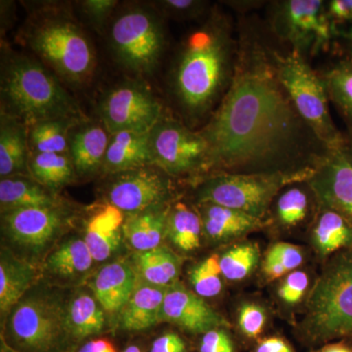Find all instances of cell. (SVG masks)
<instances>
[{
    "label": "cell",
    "instance_id": "1",
    "mask_svg": "<svg viewBox=\"0 0 352 352\" xmlns=\"http://www.w3.org/2000/svg\"><path fill=\"white\" fill-rule=\"evenodd\" d=\"M231 87L199 131L210 148L212 173L311 176L327 145L302 119L278 80L271 36L256 17L237 22Z\"/></svg>",
    "mask_w": 352,
    "mask_h": 352
},
{
    "label": "cell",
    "instance_id": "2",
    "mask_svg": "<svg viewBox=\"0 0 352 352\" xmlns=\"http://www.w3.org/2000/svg\"><path fill=\"white\" fill-rule=\"evenodd\" d=\"M238 53L237 23L219 4L178 43L168 72L175 117L199 131L232 83Z\"/></svg>",
    "mask_w": 352,
    "mask_h": 352
},
{
    "label": "cell",
    "instance_id": "3",
    "mask_svg": "<svg viewBox=\"0 0 352 352\" xmlns=\"http://www.w3.org/2000/svg\"><path fill=\"white\" fill-rule=\"evenodd\" d=\"M29 14L17 32L18 43L31 50L65 85L85 87L96 69L91 39L69 2H29Z\"/></svg>",
    "mask_w": 352,
    "mask_h": 352
},
{
    "label": "cell",
    "instance_id": "4",
    "mask_svg": "<svg viewBox=\"0 0 352 352\" xmlns=\"http://www.w3.org/2000/svg\"><path fill=\"white\" fill-rule=\"evenodd\" d=\"M0 111L30 126L56 118H85L61 80L32 54L1 41Z\"/></svg>",
    "mask_w": 352,
    "mask_h": 352
},
{
    "label": "cell",
    "instance_id": "5",
    "mask_svg": "<svg viewBox=\"0 0 352 352\" xmlns=\"http://www.w3.org/2000/svg\"><path fill=\"white\" fill-rule=\"evenodd\" d=\"M296 336L315 349L336 340H352V249L326 261L308 294Z\"/></svg>",
    "mask_w": 352,
    "mask_h": 352
},
{
    "label": "cell",
    "instance_id": "6",
    "mask_svg": "<svg viewBox=\"0 0 352 352\" xmlns=\"http://www.w3.org/2000/svg\"><path fill=\"white\" fill-rule=\"evenodd\" d=\"M106 32L113 61L132 78L145 80L159 68L168 32L166 19L151 1L120 4Z\"/></svg>",
    "mask_w": 352,
    "mask_h": 352
},
{
    "label": "cell",
    "instance_id": "7",
    "mask_svg": "<svg viewBox=\"0 0 352 352\" xmlns=\"http://www.w3.org/2000/svg\"><path fill=\"white\" fill-rule=\"evenodd\" d=\"M68 303L50 289H30L2 323L1 340L16 352L74 351Z\"/></svg>",
    "mask_w": 352,
    "mask_h": 352
},
{
    "label": "cell",
    "instance_id": "8",
    "mask_svg": "<svg viewBox=\"0 0 352 352\" xmlns=\"http://www.w3.org/2000/svg\"><path fill=\"white\" fill-rule=\"evenodd\" d=\"M281 47L271 36L270 55L275 73L298 112L329 148L346 141V133L338 129L331 115L330 99L318 71L300 55Z\"/></svg>",
    "mask_w": 352,
    "mask_h": 352
},
{
    "label": "cell",
    "instance_id": "9",
    "mask_svg": "<svg viewBox=\"0 0 352 352\" xmlns=\"http://www.w3.org/2000/svg\"><path fill=\"white\" fill-rule=\"evenodd\" d=\"M264 24L278 43L309 62L333 50L340 38L329 18L326 0L267 2Z\"/></svg>",
    "mask_w": 352,
    "mask_h": 352
},
{
    "label": "cell",
    "instance_id": "10",
    "mask_svg": "<svg viewBox=\"0 0 352 352\" xmlns=\"http://www.w3.org/2000/svg\"><path fill=\"white\" fill-rule=\"evenodd\" d=\"M309 176L289 173H212L197 182L193 201L214 204L265 220L273 201L287 185Z\"/></svg>",
    "mask_w": 352,
    "mask_h": 352
},
{
    "label": "cell",
    "instance_id": "11",
    "mask_svg": "<svg viewBox=\"0 0 352 352\" xmlns=\"http://www.w3.org/2000/svg\"><path fill=\"white\" fill-rule=\"evenodd\" d=\"M153 163L175 179L194 184L212 173L210 148L200 131L166 113L149 132Z\"/></svg>",
    "mask_w": 352,
    "mask_h": 352
},
{
    "label": "cell",
    "instance_id": "12",
    "mask_svg": "<svg viewBox=\"0 0 352 352\" xmlns=\"http://www.w3.org/2000/svg\"><path fill=\"white\" fill-rule=\"evenodd\" d=\"M96 112L110 134L150 132L168 113L144 78L132 76L109 87L97 101Z\"/></svg>",
    "mask_w": 352,
    "mask_h": 352
},
{
    "label": "cell",
    "instance_id": "13",
    "mask_svg": "<svg viewBox=\"0 0 352 352\" xmlns=\"http://www.w3.org/2000/svg\"><path fill=\"white\" fill-rule=\"evenodd\" d=\"M74 212L67 204L56 207L21 208L1 214L6 239L28 258H38L71 226Z\"/></svg>",
    "mask_w": 352,
    "mask_h": 352
},
{
    "label": "cell",
    "instance_id": "14",
    "mask_svg": "<svg viewBox=\"0 0 352 352\" xmlns=\"http://www.w3.org/2000/svg\"><path fill=\"white\" fill-rule=\"evenodd\" d=\"M106 177V203L126 215L179 199L175 178L155 164Z\"/></svg>",
    "mask_w": 352,
    "mask_h": 352
},
{
    "label": "cell",
    "instance_id": "15",
    "mask_svg": "<svg viewBox=\"0 0 352 352\" xmlns=\"http://www.w3.org/2000/svg\"><path fill=\"white\" fill-rule=\"evenodd\" d=\"M319 205L339 212L352 224V143L329 148L307 180Z\"/></svg>",
    "mask_w": 352,
    "mask_h": 352
},
{
    "label": "cell",
    "instance_id": "16",
    "mask_svg": "<svg viewBox=\"0 0 352 352\" xmlns=\"http://www.w3.org/2000/svg\"><path fill=\"white\" fill-rule=\"evenodd\" d=\"M160 322L173 324L184 332L199 336L217 328H230L223 316L179 282L168 287Z\"/></svg>",
    "mask_w": 352,
    "mask_h": 352
},
{
    "label": "cell",
    "instance_id": "17",
    "mask_svg": "<svg viewBox=\"0 0 352 352\" xmlns=\"http://www.w3.org/2000/svg\"><path fill=\"white\" fill-rule=\"evenodd\" d=\"M111 134L98 119L85 118L72 127L68 154L78 178L102 175Z\"/></svg>",
    "mask_w": 352,
    "mask_h": 352
},
{
    "label": "cell",
    "instance_id": "18",
    "mask_svg": "<svg viewBox=\"0 0 352 352\" xmlns=\"http://www.w3.org/2000/svg\"><path fill=\"white\" fill-rule=\"evenodd\" d=\"M126 214L109 203L92 208L85 221L83 239L95 263H103L119 251Z\"/></svg>",
    "mask_w": 352,
    "mask_h": 352
},
{
    "label": "cell",
    "instance_id": "19",
    "mask_svg": "<svg viewBox=\"0 0 352 352\" xmlns=\"http://www.w3.org/2000/svg\"><path fill=\"white\" fill-rule=\"evenodd\" d=\"M319 203L307 180L293 182L280 191L265 221L282 230H294L314 221Z\"/></svg>",
    "mask_w": 352,
    "mask_h": 352
},
{
    "label": "cell",
    "instance_id": "20",
    "mask_svg": "<svg viewBox=\"0 0 352 352\" xmlns=\"http://www.w3.org/2000/svg\"><path fill=\"white\" fill-rule=\"evenodd\" d=\"M138 283L133 265L117 261L102 266L91 278L89 288L105 312L113 314L122 311Z\"/></svg>",
    "mask_w": 352,
    "mask_h": 352
},
{
    "label": "cell",
    "instance_id": "21",
    "mask_svg": "<svg viewBox=\"0 0 352 352\" xmlns=\"http://www.w3.org/2000/svg\"><path fill=\"white\" fill-rule=\"evenodd\" d=\"M196 207L203 223L204 235L214 242L240 239L267 226L265 220L233 208L208 203L199 204Z\"/></svg>",
    "mask_w": 352,
    "mask_h": 352
},
{
    "label": "cell",
    "instance_id": "22",
    "mask_svg": "<svg viewBox=\"0 0 352 352\" xmlns=\"http://www.w3.org/2000/svg\"><path fill=\"white\" fill-rule=\"evenodd\" d=\"M38 272L34 263L2 248L0 256V314L1 323L13 307L34 287Z\"/></svg>",
    "mask_w": 352,
    "mask_h": 352
},
{
    "label": "cell",
    "instance_id": "23",
    "mask_svg": "<svg viewBox=\"0 0 352 352\" xmlns=\"http://www.w3.org/2000/svg\"><path fill=\"white\" fill-rule=\"evenodd\" d=\"M153 163L149 132L120 131L111 134L102 175L135 170Z\"/></svg>",
    "mask_w": 352,
    "mask_h": 352
},
{
    "label": "cell",
    "instance_id": "24",
    "mask_svg": "<svg viewBox=\"0 0 352 352\" xmlns=\"http://www.w3.org/2000/svg\"><path fill=\"white\" fill-rule=\"evenodd\" d=\"M171 205L163 204L126 215L122 235L127 245L136 252L160 247L166 238Z\"/></svg>",
    "mask_w": 352,
    "mask_h": 352
},
{
    "label": "cell",
    "instance_id": "25",
    "mask_svg": "<svg viewBox=\"0 0 352 352\" xmlns=\"http://www.w3.org/2000/svg\"><path fill=\"white\" fill-rule=\"evenodd\" d=\"M339 54L323 68L317 69L325 83L329 99L346 126L352 143V52L339 47Z\"/></svg>",
    "mask_w": 352,
    "mask_h": 352
},
{
    "label": "cell",
    "instance_id": "26",
    "mask_svg": "<svg viewBox=\"0 0 352 352\" xmlns=\"http://www.w3.org/2000/svg\"><path fill=\"white\" fill-rule=\"evenodd\" d=\"M66 204L59 194L53 193L30 175L0 178L1 214L21 208L56 207Z\"/></svg>",
    "mask_w": 352,
    "mask_h": 352
},
{
    "label": "cell",
    "instance_id": "27",
    "mask_svg": "<svg viewBox=\"0 0 352 352\" xmlns=\"http://www.w3.org/2000/svg\"><path fill=\"white\" fill-rule=\"evenodd\" d=\"M168 287L155 286L138 279L133 294L120 312V328L129 332H138L160 323Z\"/></svg>",
    "mask_w": 352,
    "mask_h": 352
},
{
    "label": "cell",
    "instance_id": "28",
    "mask_svg": "<svg viewBox=\"0 0 352 352\" xmlns=\"http://www.w3.org/2000/svg\"><path fill=\"white\" fill-rule=\"evenodd\" d=\"M310 239L317 256L327 261L335 254L352 249V224L339 212L319 205Z\"/></svg>",
    "mask_w": 352,
    "mask_h": 352
},
{
    "label": "cell",
    "instance_id": "29",
    "mask_svg": "<svg viewBox=\"0 0 352 352\" xmlns=\"http://www.w3.org/2000/svg\"><path fill=\"white\" fill-rule=\"evenodd\" d=\"M29 157L28 126L0 111V178L29 175Z\"/></svg>",
    "mask_w": 352,
    "mask_h": 352
},
{
    "label": "cell",
    "instance_id": "30",
    "mask_svg": "<svg viewBox=\"0 0 352 352\" xmlns=\"http://www.w3.org/2000/svg\"><path fill=\"white\" fill-rule=\"evenodd\" d=\"M94 263L83 237L73 236L60 243L46 256L44 272L56 279L75 280L85 276Z\"/></svg>",
    "mask_w": 352,
    "mask_h": 352
},
{
    "label": "cell",
    "instance_id": "31",
    "mask_svg": "<svg viewBox=\"0 0 352 352\" xmlns=\"http://www.w3.org/2000/svg\"><path fill=\"white\" fill-rule=\"evenodd\" d=\"M132 265L141 281L168 287L177 282L182 261L175 252L160 245L149 251L135 252Z\"/></svg>",
    "mask_w": 352,
    "mask_h": 352
},
{
    "label": "cell",
    "instance_id": "32",
    "mask_svg": "<svg viewBox=\"0 0 352 352\" xmlns=\"http://www.w3.org/2000/svg\"><path fill=\"white\" fill-rule=\"evenodd\" d=\"M68 326L76 344L105 330V310L94 294L80 291L69 300Z\"/></svg>",
    "mask_w": 352,
    "mask_h": 352
},
{
    "label": "cell",
    "instance_id": "33",
    "mask_svg": "<svg viewBox=\"0 0 352 352\" xmlns=\"http://www.w3.org/2000/svg\"><path fill=\"white\" fill-rule=\"evenodd\" d=\"M29 175L55 194L75 182V166L68 153H30Z\"/></svg>",
    "mask_w": 352,
    "mask_h": 352
},
{
    "label": "cell",
    "instance_id": "34",
    "mask_svg": "<svg viewBox=\"0 0 352 352\" xmlns=\"http://www.w3.org/2000/svg\"><path fill=\"white\" fill-rule=\"evenodd\" d=\"M204 235L203 223L195 204L190 205L179 199L173 201L168 215L166 238L183 252L199 249Z\"/></svg>",
    "mask_w": 352,
    "mask_h": 352
},
{
    "label": "cell",
    "instance_id": "35",
    "mask_svg": "<svg viewBox=\"0 0 352 352\" xmlns=\"http://www.w3.org/2000/svg\"><path fill=\"white\" fill-rule=\"evenodd\" d=\"M85 118H56L28 126L30 153H68L69 131Z\"/></svg>",
    "mask_w": 352,
    "mask_h": 352
},
{
    "label": "cell",
    "instance_id": "36",
    "mask_svg": "<svg viewBox=\"0 0 352 352\" xmlns=\"http://www.w3.org/2000/svg\"><path fill=\"white\" fill-rule=\"evenodd\" d=\"M261 259L256 243L244 242L234 245L219 256L222 275L228 281H242L256 270Z\"/></svg>",
    "mask_w": 352,
    "mask_h": 352
},
{
    "label": "cell",
    "instance_id": "37",
    "mask_svg": "<svg viewBox=\"0 0 352 352\" xmlns=\"http://www.w3.org/2000/svg\"><path fill=\"white\" fill-rule=\"evenodd\" d=\"M221 268L219 254H212L210 258L196 264L189 271V282L194 293L203 298H214L221 293Z\"/></svg>",
    "mask_w": 352,
    "mask_h": 352
},
{
    "label": "cell",
    "instance_id": "38",
    "mask_svg": "<svg viewBox=\"0 0 352 352\" xmlns=\"http://www.w3.org/2000/svg\"><path fill=\"white\" fill-rule=\"evenodd\" d=\"M166 20L200 23L210 14L214 4L207 0H157L151 1Z\"/></svg>",
    "mask_w": 352,
    "mask_h": 352
},
{
    "label": "cell",
    "instance_id": "39",
    "mask_svg": "<svg viewBox=\"0 0 352 352\" xmlns=\"http://www.w3.org/2000/svg\"><path fill=\"white\" fill-rule=\"evenodd\" d=\"M237 329L245 344H254L261 340L267 325V314L263 305L245 302L237 314Z\"/></svg>",
    "mask_w": 352,
    "mask_h": 352
},
{
    "label": "cell",
    "instance_id": "40",
    "mask_svg": "<svg viewBox=\"0 0 352 352\" xmlns=\"http://www.w3.org/2000/svg\"><path fill=\"white\" fill-rule=\"evenodd\" d=\"M83 21L98 34H104L113 14L120 6L118 0H80L76 2Z\"/></svg>",
    "mask_w": 352,
    "mask_h": 352
},
{
    "label": "cell",
    "instance_id": "41",
    "mask_svg": "<svg viewBox=\"0 0 352 352\" xmlns=\"http://www.w3.org/2000/svg\"><path fill=\"white\" fill-rule=\"evenodd\" d=\"M309 276L302 270H295L284 277L278 289L280 300L288 307L298 305L309 289Z\"/></svg>",
    "mask_w": 352,
    "mask_h": 352
},
{
    "label": "cell",
    "instance_id": "42",
    "mask_svg": "<svg viewBox=\"0 0 352 352\" xmlns=\"http://www.w3.org/2000/svg\"><path fill=\"white\" fill-rule=\"evenodd\" d=\"M198 352H237V344L229 328H217L201 335Z\"/></svg>",
    "mask_w": 352,
    "mask_h": 352
},
{
    "label": "cell",
    "instance_id": "43",
    "mask_svg": "<svg viewBox=\"0 0 352 352\" xmlns=\"http://www.w3.org/2000/svg\"><path fill=\"white\" fill-rule=\"evenodd\" d=\"M265 256L279 261L289 273L298 270L305 261V254L300 247L285 242H278L271 245Z\"/></svg>",
    "mask_w": 352,
    "mask_h": 352
},
{
    "label": "cell",
    "instance_id": "44",
    "mask_svg": "<svg viewBox=\"0 0 352 352\" xmlns=\"http://www.w3.org/2000/svg\"><path fill=\"white\" fill-rule=\"evenodd\" d=\"M329 18L342 32L352 27V0H326Z\"/></svg>",
    "mask_w": 352,
    "mask_h": 352
},
{
    "label": "cell",
    "instance_id": "45",
    "mask_svg": "<svg viewBox=\"0 0 352 352\" xmlns=\"http://www.w3.org/2000/svg\"><path fill=\"white\" fill-rule=\"evenodd\" d=\"M189 344L175 332L164 333L152 344L150 352H189Z\"/></svg>",
    "mask_w": 352,
    "mask_h": 352
},
{
    "label": "cell",
    "instance_id": "46",
    "mask_svg": "<svg viewBox=\"0 0 352 352\" xmlns=\"http://www.w3.org/2000/svg\"><path fill=\"white\" fill-rule=\"evenodd\" d=\"M252 352H296L293 346L283 337L267 336L252 346Z\"/></svg>",
    "mask_w": 352,
    "mask_h": 352
},
{
    "label": "cell",
    "instance_id": "47",
    "mask_svg": "<svg viewBox=\"0 0 352 352\" xmlns=\"http://www.w3.org/2000/svg\"><path fill=\"white\" fill-rule=\"evenodd\" d=\"M263 270L265 277L271 281L281 279L282 277L287 276L289 274L288 271L279 261L267 258V256L264 258Z\"/></svg>",
    "mask_w": 352,
    "mask_h": 352
},
{
    "label": "cell",
    "instance_id": "48",
    "mask_svg": "<svg viewBox=\"0 0 352 352\" xmlns=\"http://www.w3.org/2000/svg\"><path fill=\"white\" fill-rule=\"evenodd\" d=\"M0 14H1V36L9 29H11L13 23L15 22V2L1 1L0 2Z\"/></svg>",
    "mask_w": 352,
    "mask_h": 352
},
{
    "label": "cell",
    "instance_id": "49",
    "mask_svg": "<svg viewBox=\"0 0 352 352\" xmlns=\"http://www.w3.org/2000/svg\"><path fill=\"white\" fill-rule=\"evenodd\" d=\"M78 352H118L110 340L94 339L88 340L80 347Z\"/></svg>",
    "mask_w": 352,
    "mask_h": 352
},
{
    "label": "cell",
    "instance_id": "50",
    "mask_svg": "<svg viewBox=\"0 0 352 352\" xmlns=\"http://www.w3.org/2000/svg\"><path fill=\"white\" fill-rule=\"evenodd\" d=\"M314 352H352V340H340L329 342L315 349Z\"/></svg>",
    "mask_w": 352,
    "mask_h": 352
},
{
    "label": "cell",
    "instance_id": "51",
    "mask_svg": "<svg viewBox=\"0 0 352 352\" xmlns=\"http://www.w3.org/2000/svg\"><path fill=\"white\" fill-rule=\"evenodd\" d=\"M226 6H230L234 10L237 11L238 13L245 14L249 13L250 11L258 8V7L263 6L265 2L263 1H226Z\"/></svg>",
    "mask_w": 352,
    "mask_h": 352
},
{
    "label": "cell",
    "instance_id": "52",
    "mask_svg": "<svg viewBox=\"0 0 352 352\" xmlns=\"http://www.w3.org/2000/svg\"><path fill=\"white\" fill-rule=\"evenodd\" d=\"M339 45L340 47L351 51L352 52V27L342 32V34H340Z\"/></svg>",
    "mask_w": 352,
    "mask_h": 352
},
{
    "label": "cell",
    "instance_id": "53",
    "mask_svg": "<svg viewBox=\"0 0 352 352\" xmlns=\"http://www.w3.org/2000/svg\"><path fill=\"white\" fill-rule=\"evenodd\" d=\"M0 352H16L15 351H13L11 347H9L7 346L6 342H3V340H1V342H0Z\"/></svg>",
    "mask_w": 352,
    "mask_h": 352
},
{
    "label": "cell",
    "instance_id": "54",
    "mask_svg": "<svg viewBox=\"0 0 352 352\" xmlns=\"http://www.w3.org/2000/svg\"><path fill=\"white\" fill-rule=\"evenodd\" d=\"M124 352H142V351H141V349H139L138 346H127L126 349H124Z\"/></svg>",
    "mask_w": 352,
    "mask_h": 352
},
{
    "label": "cell",
    "instance_id": "55",
    "mask_svg": "<svg viewBox=\"0 0 352 352\" xmlns=\"http://www.w3.org/2000/svg\"><path fill=\"white\" fill-rule=\"evenodd\" d=\"M312 352H314V351H312Z\"/></svg>",
    "mask_w": 352,
    "mask_h": 352
}]
</instances>
